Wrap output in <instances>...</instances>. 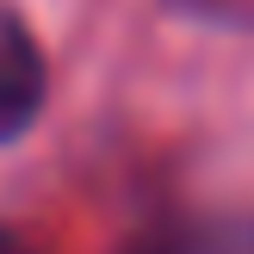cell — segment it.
<instances>
[{"label": "cell", "instance_id": "1", "mask_svg": "<svg viewBox=\"0 0 254 254\" xmlns=\"http://www.w3.org/2000/svg\"><path fill=\"white\" fill-rule=\"evenodd\" d=\"M37 112H44V50L31 25L0 0V143L31 130Z\"/></svg>", "mask_w": 254, "mask_h": 254}]
</instances>
